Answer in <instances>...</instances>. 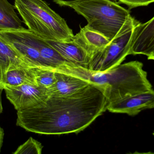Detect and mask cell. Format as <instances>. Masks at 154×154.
Listing matches in <instances>:
<instances>
[{
	"label": "cell",
	"instance_id": "obj_1",
	"mask_svg": "<svg viewBox=\"0 0 154 154\" xmlns=\"http://www.w3.org/2000/svg\"><path fill=\"white\" fill-rule=\"evenodd\" d=\"M108 104L104 89L91 83L75 95H48L38 105L17 111L16 125L40 134H77L102 115Z\"/></svg>",
	"mask_w": 154,
	"mask_h": 154
},
{
	"label": "cell",
	"instance_id": "obj_2",
	"mask_svg": "<svg viewBox=\"0 0 154 154\" xmlns=\"http://www.w3.org/2000/svg\"><path fill=\"white\" fill-rule=\"evenodd\" d=\"M143 67L142 62L134 61L105 72L93 71L74 64L65 65L57 71L101 86L109 103L152 89Z\"/></svg>",
	"mask_w": 154,
	"mask_h": 154
},
{
	"label": "cell",
	"instance_id": "obj_3",
	"mask_svg": "<svg viewBox=\"0 0 154 154\" xmlns=\"http://www.w3.org/2000/svg\"><path fill=\"white\" fill-rule=\"evenodd\" d=\"M14 6L31 31L46 40L69 41L75 35L66 21L43 0H15Z\"/></svg>",
	"mask_w": 154,
	"mask_h": 154
},
{
	"label": "cell",
	"instance_id": "obj_4",
	"mask_svg": "<svg viewBox=\"0 0 154 154\" xmlns=\"http://www.w3.org/2000/svg\"><path fill=\"white\" fill-rule=\"evenodd\" d=\"M68 6L88 21L85 27L111 41L130 17L129 10L110 0H81Z\"/></svg>",
	"mask_w": 154,
	"mask_h": 154
},
{
	"label": "cell",
	"instance_id": "obj_5",
	"mask_svg": "<svg viewBox=\"0 0 154 154\" xmlns=\"http://www.w3.org/2000/svg\"><path fill=\"white\" fill-rule=\"evenodd\" d=\"M139 21L130 15L119 32L91 58L88 69L105 72L118 66L129 55L135 28Z\"/></svg>",
	"mask_w": 154,
	"mask_h": 154
},
{
	"label": "cell",
	"instance_id": "obj_6",
	"mask_svg": "<svg viewBox=\"0 0 154 154\" xmlns=\"http://www.w3.org/2000/svg\"><path fill=\"white\" fill-rule=\"evenodd\" d=\"M46 41L69 62L76 66L88 68L91 53L79 33L70 40Z\"/></svg>",
	"mask_w": 154,
	"mask_h": 154
},
{
	"label": "cell",
	"instance_id": "obj_7",
	"mask_svg": "<svg viewBox=\"0 0 154 154\" xmlns=\"http://www.w3.org/2000/svg\"><path fill=\"white\" fill-rule=\"evenodd\" d=\"M6 97L17 111L34 106L47 98V90L32 84L4 87Z\"/></svg>",
	"mask_w": 154,
	"mask_h": 154
},
{
	"label": "cell",
	"instance_id": "obj_8",
	"mask_svg": "<svg viewBox=\"0 0 154 154\" xmlns=\"http://www.w3.org/2000/svg\"><path fill=\"white\" fill-rule=\"evenodd\" d=\"M154 108V90L135 94L109 103L107 110L111 113L134 116L146 109Z\"/></svg>",
	"mask_w": 154,
	"mask_h": 154
},
{
	"label": "cell",
	"instance_id": "obj_9",
	"mask_svg": "<svg viewBox=\"0 0 154 154\" xmlns=\"http://www.w3.org/2000/svg\"><path fill=\"white\" fill-rule=\"evenodd\" d=\"M154 52V16L145 23L140 22L135 28L129 55L149 56Z\"/></svg>",
	"mask_w": 154,
	"mask_h": 154
},
{
	"label": "cell",
	"instance_id": "obj_10",
	"mask_svg": "<svg viewBox=\"0 0 154 154\" xmlns=\"http://www.w3.org/2000/svg\"><path fill=\"white\" fill-rule=\"evenodd\" d=\"M56 81L52 87L47 90L48 95L69 96L81 92L91 83L76 76L55 70Z\"/></svg>",
	"mask_w": 154,
	"mask_h": 154
},
{
	"label": "cell",
	"instance_id": "obj_11",
	"mask_svg": "<svg viewBox=\"0 0 154 154\" xmlns=\"http://www.w3.org/2000/svg\"><path fill=\"white\" fill-rule=\"evenodd\" d=\"M21 67H31L25 59L0 35V86L5 73Z\"/></svg>",
	"mask_w": 154,
	"mask_h": 154
},
{
	"label": "cell",
	"instance_id": "obj_12",
	"mask_svg": "<svg viewBox=\"0 0 154 154\" xmlns=\"http://www.w3.org/2000/svg\"><path fill=\"white\" fill-rule=\"evenodd\" d=\"M37 68L21 67L7 71L3 79L2 86L13 87L26 84L37 85L36 81Z\"/></svg>",
	"mask_w": 154,
	"mask_h": 154
},
{
	"label": "cell",
	"instance_id": "obj_13",
	"mask_svg": "<svg viewBox=\"0 0 154 154\" xmlns=\"http://www.w3.org/2000/svg\"><path fill=\"white\" fill-rule=\"evenodd\" d=\"M31 39L43 59L52 68H57L68 64H72L66 60L60 54L47 42L30 30Z\"/></svg>",
	"mask_w": 154,
	"mask_h": 154
},
{
	"label": "cell",
	"instance_id": "obj_14",
	"mask_svg": "<svg viewBox=\"0 0 154 154\" xmlns=\"http://www.w3.org/2000/svg\"><path fill=\"white\" fill-rule=\"evenodd\" d=\"M15 6L8 0H0V30H18L23 28L15 11Z\"/></svg>",
	"mask_w": 154,
	"mask_h": 154
},
{
	"label": "cell",
	"instance_id": "obj_15",
	"mask_svg": "<svg viewBox=\"0 0 154 154\" xmlns=\"http://www.w3.org/2000/svg\"><path fill=\"white\" fill-rule=\"evenodd\" d=\"M88 46L92 55L108 44L110 41L99 33L84 27L78 33Z\"/></svg>",
	"mask_w": 154,
	"mask_h": 154
},
{
	"label": "cell",
	"instance_id": "obj_16",
	"mask_svg": "<svg viewBox=\"0 0 154 154\" xmlns=\"http://www.w3.org/2000/svg\"><path fill=\"white\" fill-rule=\"evenodd\" d=\"M36 81L37 86L47 90L52 87L55 83V72L52 68H37Z\"/></svg>",
	"mask_w": 154,
	"mask_h": 154
},
{
	"label": "cell",
	"instance_id": "obj_17",
	"mask_svg": "<svg viewBox=\"0 0 154 154\" xmlns=\"http://www.w3.org/2000/svg\"><path fill=\"white\" fill-rule=\"evenodd\" d=\"M43 146L38 141L30 137L23 144L20 146L14 154H41Z\"/></svg>",
	"mask_w": 154,
	"mask_h": 154
},
{
	"label": "cell",
	"instance_id": "obj_18",
	"mask_svg": "<svg viewBox=\"0 0 154 154\" xmlns=\"http://www.w3.org/2000/svg\"><path fill=\"white\" fill-rule=\"evenodd\" d=\"M119 2L126 5L129 9L136 8L139 6H147L152 3L154 2V0H117Z\"/></svg>",
	"mask_w": 154,
	"mask_h": 154
},
{
	"label": "cell",
	"instance_id": "obj_19",
	"mask_svg": "<svg viewBox=\"0 0 154 154\" xmlns=\"http://www.w3.org/2000/svg\"><path fill=\"white\" fill-rule=\"evenodd\" d=\"M80 1L81 0H53L54 2L60 6H68L71 4Z\"/></svg>",
	"mask_w": 154,
	"mask_h": 154
},
{
	"label": "cell",
	"instance_id": "obj_20",
	"mask_svg": "<svg viewBox=\"0 0 154 154\" xmlns=\"http://www.w3.org/2000/svg\"><path fill=\"white\" fill-rule=\"evenodd\" d=\"M4 136V133L3 129L0 126V152L2 146L3 142Z\"/></svg>",
	"mask_w": 154,
	"mask_h": 154
},
{
	"label": "cell",
	"instance_id": "obj_21",
	"mask_svg": "<svg viewBox=\"0 0 154 154\" xmlns=\"http://www.w3.org/2000/svg\"><path fill=\"white\" fill-rule=\"evenodd\" d=\"M4 89L2 86H0V115L3 112V107L2 101V93Z\"/></svg>",
	"mask_w": 154,
	"mask_h": 154
},
{
	"label": "cell",
	"instance_id": "obj_22",
	"mask_svg": "<svg viewBox=\"0 0 154 154\" xmlns=\"http://www.w3.org/2000/svg\"><path fill=\"white\" fill-rule=\"evenodd\" d=\"M147 58L148 60H152L154 61V52L151 55L147 57Z\"/></svg>",
	"mask_w": 154,
	"mask_h": 154
},
{
	"label": "cell",
	"instance_id": "obj_23",
	"mask_svg": "<svg viewBox=\"0 0 154 154\" xmlns=\"http://www.w3.org/2000/svg\"><path fill=\"white\" fill-rule=\"evenodd\" d=\"M153 135H154V133H153Z\"/></svg>",
	"mask_w": 154,
	"mask_h": 154
},
{
	"label": "cell",
	"instance_id": "obj_24",
	"mask_svg": "<svg viewBox=\"0 0 154 154\" xmlns=\"http://www.w3.org/2000/svg\"><path fill=\"white\" fill-rule=\"evenodd\" d=\"M115 1H117V0H115Z\"/></svg>",
	"mask_w": 154,
	"mask_h": 154
},
{
	"label": "cell",
	"instance_id": "obj_25",
	"mask_svg": "<svg viewBox=\"0 0 154 154\" xmlns=\"http://www.w3.org/2000/svg\"></svg>",
	"mask_w": 154,
	"mask_h": 154
}]
</instances>
